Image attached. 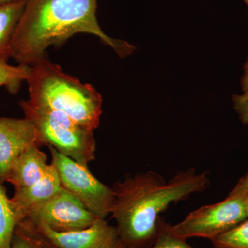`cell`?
Instances as JSON below:
<instances>
[{"mask_svg": "<svg viewBox=\"0 0 248 248\" xmlns=\"http://www.w3.org/2000/svg\"><path fill=\"white\" fill-rule=\"evenodd\" d=\"M210 184L208 172L197 173L194 168L180 171L169 181L148 171L115 182L111 215L121 241L129 248L151 247L159 233L160 215L171 204L203 192Z\"/></svg>", "mask_w": 248, "mask_h": 248, "instance_id": "1", "label": "cell"}, {"mask_svg": "<svg viewBox=\"0 0 248 248\" xmlns=\"http://www.w3.org/2000/svg\"><path fill=\"white\" fill-rule=\"evenodd\" d=\"M97 0H26L11 44L10 56L19 64L31 66L45 57L46 50L78 33L95 35L124 58L136 47L109 37L101 29Z\"/></svg>", "mask_w": 248, "mask_h": 248, "instance_id": "2", "label": "cell"}, {"mask_svg": "<svg viewBox=\"0 0 248 248\" xmlns=\"http://www.w3.org/2000/svg\"><path fill=\"white\" fill-rule=\"evenodd\" d=\"M27 81L31 104L65 114L91 130L99 126L102 98L92 85L66 74L46 57L30 66Z\"/></svg>", "mask_w": 248, "mask_h": 248, "instance_id": "3", "label": "cell"}, {"mask_svg": "<svg viewBox=\"0 0 248 248\" xmlns=\"http://www.w3.org/2000/svg\"><path fill=\"white\" fill-rule=\"evenodd\" d=\"M24 117L34 124L45 146L88 167L95 159L94 130L77 123L69 117L52 109L31 104L19 103Z\"/></svg>", "mask_w": 248, "mask_h": 248, "instance_id": "4", "label": "cell"}, {"mask_svg": "<svg viewBox=\"0 0 248 248\" xmlns=\"http://www.w3.org/2000/svg\"><path fill=\"white\" fill-rule=\"evenodd\" d=\"M51 162L56 169L62 186L81 201L86 208L99 218L105 219L111 214L115 193L112 187L103 184L91 172L89 167L48 146Z\"/></svg>", "mask_w": 248, "mask_h": 248, "instance_id": "5", "label": "cell"}, {"mask_svg": "<svg viewBox=\"0 0 248 248\" xmlns=\"http://www.w3.org/2000/svg\"><path fill=\"white\" fill-rule=\"evenodd\" d=\"M248 218L244 197L228 195L222 202L191 212L183 221L171 227L182 239L200 237L211 241Z\"/></svg>", "mask_w": 248, "mask_h": 248, "instance_id": "6", "label": "cell"}, {"mask_svg": "<svg viewBox=\"0 0 248 248\" xmlns=\"http://www.w3.org/2000/svg\"><path fill=\"white\" fill-rule=\"evenodd\" d=\"M26 218L54 231L67 232L88 228L100 218L89 211L76 196L62 187L51 200L31 212Z\"/></svg>", "mask_w": 248, "mask_h": 248, "instance_id": "7", "label": "cell"}, {"mask_svg": "<svg viewBox=\"0 0 248 248\" xmlns=\"http://www.w3.org/2000/svg\"><path fill=\"white\" fill-rule=\"evenodd\" d=\"M45 146L29 119L0 117V181L4 183L11 165L29 147Z\"/></svg>", "mask_w": 248, "mask_h": 248, "instance_id": "8", "label": "cell"}, {"mask_svg": "<svg viewBox=\"0 0 248 248\" xmlns=\"http://www.w3.org/2000/svg\"><path fill=\"white\" fill-rule=\"evenodd\" d=\"M35 224L57 248H114L120 241L116 226L103 218L84 229L67 232H59L45 225Z\"/></svg>", "mask_w": 248, "mask_h": 248, "instance_id": "9", "label": "cell"}, {"mask_svg": "<svg viewBox=\"0 0 248 248\" xmlns=\"http://www.w3.org/2000/svg\"><path fill=\"white\" fill-rule=\"evenodd\" d=\"M62 189L58 173L52 164L48 165L40 181L29 187L16 189L9 200L17 223L25 219L31 212L51 200Z\"/></svg>", "mask_w": 248, "mask_h": 248, "instance_id": "10", "label": "cell"}, {"mask_svg": "<svg viewBox=\"0 0 248 248\" xmlns=\"http://www.w3.org/2000/svg\"><path fill=\"white\" fill-rule=\"evenodd\" d=\"M48 165L46 155L40 147H29L11 165L4 182L12 184L15 190L29 187L43 177Z\"/></svg>", "mask_w": 248, "mask_h": 248, "instance_id": "11", "label": "cell"}, {"mask_svg": "<svg viewBox=\"0 0 248 248\" xmlns=\"http://www.w3.org/2000/svg\"><path fill=\"white\" fill-rule=\"evenodd\" d=\"M26 0L0 5V60L8 62L15 32L22 17Z\"/></svg>", "mask_w": 248, "mask_h": 248, "instance_id": "12", "label": "cell"}, {"mask_svg": "<svg viewBox=\"0 0 248 248\" xmlns=\"http://www.w3.org/2000/svg\"><path fill=\"white\" fill-rule=\"evenodd\" d=\"M11 248H57L28 218L15 228Z\"/></svg>", "mask_w": 248, "mask_h": 248, "instance_id": "13", "label": "cell"}, {"mask_svg": "<svg viewBox=\"0 0 248 248\" xmlns=\"http://www.w3.org/2000/svg\"><path fill=\"white\" fill-rule=\"evenodd\" d=\"M2 184L0 181V248H11L17 221Z\"/></svg>", "mask_w": 248, "mask_h": 248, "instance_id": "14", "label": "cell"}, {"mask_svg": "<svg viewBox=\"0 0 248 248\" xmlns=\"http://www.w3.org/2000/svg\"><path fill=\"white\" fill-rule=\"evenodd\" d=\"M30 66L19 64L11 66L0 60V89L5 87L11 94H17L23 81H27Z\"/></svg>", "mask_w": 248, "mask_h": 248, "instance_id": "15", "label": "cell"}, {"mask_svg": "<svg viewBox=\"0 0 248 248\" xmlns=\"http://www.w3.org/2000/svg\"><path fill=\"white\" fill-rule=\"evenodd\" d=\"M210 241L215 248H248V218Z\"/></svg>", "mask_w": 248, "mask_h": 248, "instance_id": "16", "label": "cell"}, {"mask_svg": "<svg viewBox=\"0 0 248 248\" xmlns=\"http://www.w3.org/2000/svg\"><path fill=\"white\" fill-rule=\"evenodd\" d=\"M148 248H195L190 246L186 240L177 236L173 232L171 225L164 218L160 220L157 237L151 247Z\"/></svg>", "mask_w": 248, "mask_h": 248, "instance_id": "17", "label": "cell"}, {"mask_svg": "<svg viewBox=\"0 0 248 248\" xmlns=\"http://www.w3.org/2000/svg\"><path fill=\"white\" fill-rule=\"evenodd\" d=\"M241 84L242 93L233 95V106L241 122L248 125V58L244 64Z\"/></svg>", "mask_w": 248, "mask_h": 248, "instance_id": "18", "label": "cell"}, {"mask_svg": "<svg viewBox=\"0 0 248 248\" xmlns=\"http://www.w3.org/2000/svg\"><path fill=\"white\" fill-rule=\"evenodd\" d=\"M248 193V172L244 177L239 179L236 185L231 191L229 195H236L244 197Z\"/></svg>", "mask_w": 248, "mask_h": 248, "instance_id": "19", "label": "cell"}, {"mask_svg": "<svg viewBox=\"0 0 248 248\" xmlns=\"http://www.w3.org/2000/svg\"><path fill=\"white\" fill-rule=\"evenodd\" d=\"M24 1V0H0V5L10 4L16 1Z\"/></svg>", "mask_w": 248, "mask_h": 248, "instance_id": "20", "label": "cell"}, {"mask_svg": "<svg viewBox=\"0 0 248 248\" xmlns=\"http://www.w3.org/2000/svg\"><path fill=\"white\" fill-rule=\"evenodd\" d=\"M114 248H129L128 247H127L126 246H125V244H124L123 242H122V241H121L120 242L118 243V244L117 245V246H115Z\"/></svg>", "mask_w": 248, "mask_h": 248, "instance_id": "21", "label": "cell"}, {"mask_svg": "<svg viewBox=\"0 0 248 248\" xmlns=\"http://www.w3.org/2000/svg\"><path fill=\"white\" fill-rule=\"evenodd\" d=\"M245 202H246V210H247V213L248 215V193L246 196H244Z\"/></svg>", "mask_w": 248, "mask_h": 248, "instance_id": "22", "label": "cell"}, {"mask_svg": "<svg viewBox=\"0 0 248 248\" xmlns=\"http://www.w3.org/2000/svg\"><path fill=\"white\" fill-rule=\"evenodd\" d=\"M245 1V2L246 3V4L248 5V0H244Z\"/></svg>", "mask_w": 248, "mask_h": 248, "instance_id": "23", "label": "cell"}]
</instances>
